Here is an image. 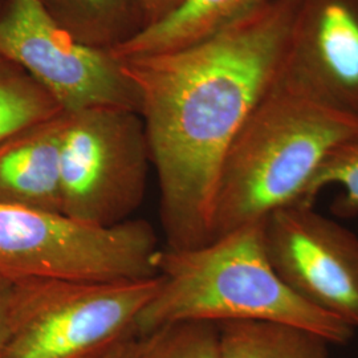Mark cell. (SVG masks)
<instances>
[{
	"label": "cell",
	"mask_w": 358,
	"mask_h": 358,
	"mask_svg": "<svg viewBox=\"0 0 358 358\" xmlns=\"http://www.w3.org/2000/svg\"><path fill=\"white\" fill-rule=\"evenodd\" d=\"M297 7L267 0L187 48L121 60L140 93L169 250L213 241L220 167L278 80Z\"/></svg>",
	"instance_id": "obj_1"
},
{
	"label": "cell",
	"mask_w": 358,
	"mask_h": 358,
	"mask_svg": "<svg viewBox=\"0 0 358 358\" xmlns=\"http://www.w3.org/2000/svg\"><path fill=\"white\" fill-rule=\"evenodd\" d=\"M161 284L134 322L145 337L179 321L266 320L292 324L345 345L355 329L294 294L269 263L263 220L208 243L162 250Z\"/></svg>",
	"instance_id": "obj_2"
},
{
	"label": "cell",
	"mask_w": 358,
	"mask_h": 358,
	"mask_svg": "<svg viewBox=\"0 0 358 358\" xmlns=\"http://www.w3.org/2000/svg\"><path fill=\"white\" fill-rule=\"evenodd\" d=\"M357 134V118L275 83L223 159L213 210V239L300 202L325 157Z\"/></svg>",
	"instance_id": "obj_3"
},
{
	"label": "cell",
	"mask_w": 358,
	"mask_h": 358,
	"mask_svg": "<svg viewBox=\"0 0 358 358\" xmlns=\"http://www.w3.org/2000/svg\"><path fill=\"white\" fill-rule=\"evenodd\" d=\"M162 250L143 219L101 227L63 213L0 205V273L15 282L149 279L158 276Z\"/></svg>",
	"instance_id": "obj_4"
},
{
	"label": "cell",
	"mask_w": 358,
	"mask_h": 358,
	"mask_svg": "<svg viewBox=\"0 0 358 358\" xmlns=\"http://www.w3.org/2000/svg\"><path fill=\"white\" fill-rule=\"evenodd\" d=\"M152 157L137 112L92 108L62 115V213L110 227L142 205Z\"/></svg>",
	"instance_id": "obj_5"
},
{
	"label": "cell",
	"mask_w": 358,
	"mask_h": 358,
	"mask_svg": "<svg viewBox=\"0 0 358 358\" xmlns=\"http://www.w3.org/2000/svg\"><path fill=\"white\" fill-rule=\"evenodd\" d=\"M1 358H83L134 329L161 276L122 282L17 280Z\"/></svg>",
	"instance_id": "obj_6"
},
{
	"label": "cell",
	"mask_w": 358,
	"mask_h": 358,
	"mask_svg": "<svg viewBox=\"0 0 358 358\" xmlns=\"http://www.w3.org/2000/svg\"><path fill=\"white\" fill-rule=\"evenodd\" d=\"M0 56L32 77L63 112L118 108L140 113V93L122 62L72 38L40 0L3 1Z\"/></svg>",
	"instance_id": "obj_7"
},
{
	"label": "cell",
	"mask_w": 358,
	"mask_h": 358,
	"mask_svg": "<svg viewBox=\"0 0 358 358\" xmlns=\"http://www.w3.org/2000/svg\"><path fill=\"white\" fill-rule=\"evenodd\" d=\"M269 263L312 307L358 329V236L310 203L284 206L263 219Z\"/></svg>",
	"instance_id": "obj_8"
},
{
	"label": "cell",
	"mask_w": 358,
	"mask_h": 358,
	"mask_svg": "<svg viewBox=\"0 0 358 358\" xmlns=\"http://www.w3.org/2000/svg\"><path fill=\"white\" fill-rule=\"evenodd\" d=\"M276 84L358 120V0H299Z\"/></svg>",
	"instance_id": "obj_9"
},
{
	"label": "cell",
	"mask_w": 358,
	"mask_h": 358,
	"mask_svg": "<svg viewBox=\"0 0 358 358\" xmlns=\"http://www.w3.org/2000/svg\"><path fill=\"white\" fill-rule=\"evenodd\" d=\"M62 115L0 143V205L62 213Z\"/></svg>",
	"instance_id": "obj_10"
},
{
	"label": "cell",
	"mask_w": 358,
	"mask_h": 358,
	"mask_svg": "<svg viewBox=\"0 0 358 358\" xmlns=\"http://www.w3.org/2000/svg\"><path fill=\"white\" fill-rule=\"evenodd\" d=\"M267 0H183L162 20L143 28L112 55L122 60L187 48L242 19Z\"/></svg>",
	"instance_id": "obj_11"
},
{
	"label": "cell",
	"mask_w": 358,
	"mask_h": 358,
	"mask_svg": "<svg viewBox=\"0 0 358 358\" xmlns=\"http://www.w3.org/2000/svg\"><path fill=\"white\" fill-rule=\"evenodd\" d=\"M52 19L81 44L113 52L146 27L143 0H40Z\"/></svg>",
	"instance_id": "obj_12"
},
{
	"label": "cell",
	"mask_w": 358,
	"mask_h": 358,
	"mask_svg": "<svg viewBox=\"0 0 358 358\" xmlns=\"http://www.w3.org/2000/svg\"><path fill=\"white\" fill-rule=\"evenodd\" d=\"M217 328L219 358H332L325 337L292 324L232 320Z\"/></svg>",
	"instance_id": "obj_13"
},
{
	"label": "cell",
	"mask_w": 358,
	"mask_h": 358,
	"mask_svg": "<svg viewBox=\"0 0 358 358\" xmlns=\"http://www.w3.org/2000/svg\"><path fill=\"white\" fill-rule=\"evenodd\" d=\"M63 110L20 66L0 56V143Z\"/></svg>",
	"instance_id": "obj_14"
},
{
	"label": "cell",
	"mask_w": 358,
	"mask_h": 358,
	"mask_svg": "<svg viewBox=\"0 0 358 358\" xmlns=\"http://www.w3.org/2000/svg\"><path fill=\"white\" fill-rule=\"evenodd\" d=\"M328 186H340L331 210L338 217H358V134L336 146L313 174L300 202L313 205Z\"/></svg>",
	"instance_id": "obj_15"
},
{
	"label": "cell",
	"mask_w": 358,
	"mask_h": 358,
	"mask_svg": "<svg viewBox=\"0 0 358 358\" xmlns=\"http://www.w3.org/2000/svg\"><path fill=\"white\" fill-rule=\"evenodd\" d=\"M136 358H219V328L213 321L167 324L141 338Z\"/></svg>",
	"instance_id": "obj_16"
},
{
	"label": "cell",
	"mask_w": 358,
	"mask_h": 358,
	"mask_svg": "<svg viewBox=\"0 0 358 358\" xmlns=\"http://www.w3.org/2000/svg\"><path fill=\"white\" fill-rule=\"evenodd\" d=\"M16 282L0 273V358L13 334V309Z\"/></svg>",
	"instance_id": "obj_17"
},
{
	"label": "cell",
	"mask_w": 358,
	"mask_h": 358,
	"mask_svg": "<svg viewBox=\"0 0 358 358\" xmlns=\"http://www.w3.org/2000/svg\"><path fill=\"white\" fill-rule=\"evenodd\" d=\"M140 345L141 337L131 329L83 358H136Z\"/></svg>",
	"instance_id": "obj_18"
},
{
	"label": "cell",
	"mask_w": 358,
	"mask_h": 358,
	"mask_svg": "<svg viewBox=\"0 0 358 358\" xmlns=\"http://www.w3.org/2000/svg\"><path fill=\"white\" fill-rule=\"evenodd\" d=\"M182 1L183 0H143L146 27L162 20L169 13H173Z\"/></svg>",
	"instance_id": "obj_19"
},
{
	"label": "cell",
	"mask_w": 358,
	"mask_h": 358,
	"mask_svg": "<svg viewBox=\"0 0 358 358\" xmlns=\"http://www.w3.org/2000/svg\"><path fill=\"white\" fill-rule=\"evenodd\" d=\"M3 1H4V0H0V8H1V6H3Z\"/></svg>",
	"instance_id": "obj_20"
}]
</instances>
